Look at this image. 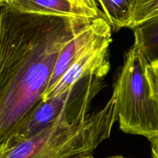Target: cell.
Masks as SVG:
<instances>
[{"instance_id":"4fadbf2b","label":"cell","mask_w":158,"mask_h":158,"mask_svg":"<svg viewBox=\"0 0 158 158\" xmlns=\"http://www.w3.org/2000/svg\"><path fill=\"white\" fill-rule=\"evenodd\" d=\"M151 144V154L152 158H158V135L150 139Z\"/></svg>"},{"instance_id":"5b68a950","label":"cell","mask_w":158,"mask_h":158,"mask_svg":"<svg viewBox=\"0 0 158 158\" xmlns=\"http://www.w3.org/2000/svg\"><path fill=\"white\" fill-rule=\"evenodd\" d=\"M111 32L112 28L104 15L93 19L86 25L62 49L46 93L56 85L69 66L80 56L102 39L111 35Z\"/></svg>"},{"instance_id":"30bf717a","label":"cell","mask_w":158,"mask_h":158,"mask_svg":"<svg viewBox=\"0 0 158 158\" xmlns=\"http://www.w3.org/2000/svg\"><path fill=\"white\" fill-rule=\"evenodd\" d=\"M158 15V0H137L133 3L128 28L133 29Z\"/></svg>"},{"instance_id":"52a82bcc","label":"cell","mask_w":158,"mask_h":158,"mask_svg":"<svg viewBox=\"0 0 158 158\" xmlns=\"http://www.w3.org/2000/svg\"><path fill=\"white\" fill-rule=\"evenodd\" d=\"M4 4L22 12L69 18H97L94 12L70 0H4Z\"/></svg>"},{"instance_id":"9c48e42d","label":"cell","mask_w":158,"mask_h":158,"mask_svg":"<svg viewBox=\"0 0 158 158\" xmlns=\"http://www.w3.org/2000/svg\"><path fill=\"white\" fill-rule=\"evenodd\" d=\"M113 30L128 28L134 0H96Z\"/></svg>"},{"instance_id":"3957f363","label":"cell","mask_w":158,"mask_h":158,"mask_svg":"<svg viewBox=\"0 0 158 158\" xmlns=\"http://www.w3.org/2000/svg\"><path fill=\"white\" fill-rule=\"evenodd\" d=\"M148 65L139 49L133 45L125 53L113 96L117 100L120 130L150 140L158 135V107L151 96L147 77Z\"/></svg>"},{"instance_id":"8fae6325","label":"cell","mask_w":158,"mask_h":158,"mask_svg":"<svg viewBox=\"0 0 158 158\" xmlns=\"http://www.w3.org/2000/svg\"><path fill=\"white\" fill-rule=\"evenodd\" d=\"M146 74L151 87V96L158 107V62L147 66Z\"/></svg>"},{"instance_id":"7a4b0ae2","label":"cell","mask_w":158,"mask_h":158,"mask_svg":"<svg viewBox=\"0 0 158 158\" xmlns=\"http://www.w3.org/2000/svg\"><path fill=\"white\" fill-rule=\"evenodd\" d=\"M101 79L86 77L62 114L41 131L23 140L6 138L0 143V158H80L92 155L110 137L117 120V100L112 95L100 110L89 114L93 100L103 89Z\"/></svg>"},{"instance_id":"ba28073f","label":"cell","mask_w":158,"mask_h":158,"mask_svg":"<svg viewBox=\"0 0 158 158\" xmlns=\"http://www.w3.org/2000/svg\"><path fill=\"white\" fill-rule=\"evenodd\" d=\"M134 45L139 49L148 64L158 62V15L131 29Z\"/></svg>"},{"instance_id":"6da1fadb","label":"cell","mask_w":158,"mask_h":158,"mask_svg":"<svg viewBox=\"0 0 158 158\" xmlns=\"http://www.w3.org/2000/svg\"><path fill=\"white\" fill-rule=\"evenodd\" d=\"M93 19L0 9V143L42 100L62 49Z\"/></svg>"},{"instance_id":"e0dca14e","label":"cell","mask_w":158,"mask_h":158,"mask_svg":"<svg viewBox=\"0 0 158 158\" xmlns=\"http://www.w3.org/2000/svg\"><path fill=\"white\" fill-rule=\"evenodd\" d=\"M136 1H137V0H134V2H136ZM134 2H133V3H134ZM132 6H133V5H132Z\"/></svg>"},{"instance_id":"5bb4252c","label":"cell","mask_w":158,"mask_h":158,"mask_svg":"<svg viewBox=\"0 0 158 158\" xmlns=\"http://www.w3.org/2000/svg\"><path fill=\"white\" fill-rule=\"evenodd\" d=\"M107 158H127V157H123V156H120V155H117V156H113V157H110Z\"/></svg>"},{"instance_id":"7c38bea8","label":"cell","mask_w":158,"mask_h":158,"mask_svg":"<svg viewBox=\"0 0 158 158\" xmlns=\"http://www.w3.org/2000/svg\"><path fill=\"white\" fill-rule=\"evenodd\" d=\"M80 7L86 9L94 12L97 16H103V13L98 8V5L96 0H70Z\"/></svg>"},{"instance_id":"8992f818","label":"cell","mask_w":158,"mask_h":158,"mask_svg":"<svg viewBox=\"0 0 158 158\" xmlns=\"http://www.w3.org/2000/svg\"><path fill=\"white\" fill-rule=\"evenodd\" d=\"M76 86L65 94L46 101L40 100L24 118L15 127L7 138L23 140L41 131L54 121L70 102L76 91Z\"/></svg>"},{"instance_id":"2e32d148","label":"cell","mask_w":158,"mask_h":158,"mask_svg":"<svg viewBox=\"0 0 158 158\" xmlns=\"http://www.w3.org/2000/svg\"><path fill=\"white\" fill-rule=\"evenodd\" d=\"M80 158H94V157H93L92 155H88V156H85V157H80Z\"/></svg>"},{"instance_id":"9a60e30c","label":"cell","mask_w":158,"mask_h":158,"mask_svg":"<svg viewBox=\"0 0 158 158\" xmlns=\"http://www.w3.org/2000/svg\"><path fill=\"white\" fill-rule=\"evenodd\" d=\"M4 3H5L4 0H0V9H1L2 6L3 5H4Z\"/></svg>"},{"instance_id":"277c9868","label":"cell","mask_w":158,"mask_h":158,"mask_svg":"<svg viewBox=\"0 0 158 158\" xmlns=\"http://www.w3.org/2000/svg\"><path fill=\"white\" fill-rule=\"evenodd\" d=\"M111 42V35H109L86 50L69 66L56 85L43 95L42 100L46 101L65 94L78 82L89 76L99 79L104 77L110 68L109 48Z\"/></svg>"}]
</instances>
